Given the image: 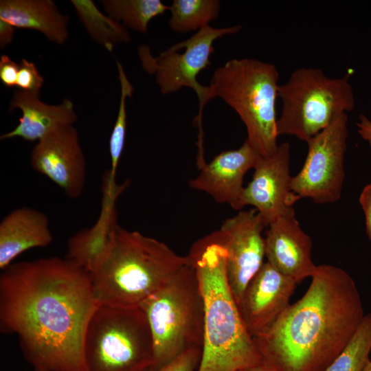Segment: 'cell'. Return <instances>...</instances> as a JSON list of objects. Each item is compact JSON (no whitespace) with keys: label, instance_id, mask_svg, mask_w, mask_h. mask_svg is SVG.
Returning <instances> with one entry per match:
<instances>
[{"label":"cell","instance_id":"d4e9b609","mask_svg":"<svg viewBox=\"0 0 371 371\" xmlns=\"http://www.w3.org/2000/svg\"><path fill=\"white\" fill-rule=\"evenodd\" d=\"M118 78L120 82L121 94L120 105L116 120L115 122L110 138L109 153L111 157V169L109 175L115 177L116 170L123 152L125 144L126 131V100L131 97L134 91L133 87L128 80L121 63L117 60Z\"/></svg>","mask_w":371,"mask_h":371},{"label":"cell","instance_id":"4fadbf2b","mask_svg":"<svg viewBox=\"0 0 371 371\" xmlns=\"http://www.w3.org/2000/svg\"><path fill=\"white\" fill-rule=\"evenodd\" d=\"M30 165L75 199L84 192L87 164L74 125L61 128L38 141L30 153Z\"/></svg>","mask_w":371,"mask_h":371},{"label":"cell","instance_id":"9c48e42d","mask_svg":"<svg viewBox=\"0 0 371 371\" xmlns=\"http://www.w3.org/2000/svg\"><path fill=\"white\" fill-rule=\"evenodd\" d=\"M240 25L214 28L207 25L190 38L176 43L157 56L150 54L148 45L138 47V55L143 69L155 76L162 93L175 92L183 87L192 89L199 100V113L213 96L209 87L201 85L198 74L209 65L214 52V41L226 34L239 32Z\"/></svg>","mask_w":371,"mask_h":371},{"label":"cell","instance_id":"7402d4cb","mask_svg":"<svg viewBox=\"0 0 371 371\" xmlns=\"http://www.w3.org/2000/svg\"><path fill=\"white\" fill-rule=\"evenodd\" d=\"M107 15L133 30L146 33L149 22L169 6L159 0H103Z\"/></svg>","mask_w":371,"mask_h":371},{"label":"cell","instance_id":"8992f818","mask_svg":"<svg viewBox=\"0 0 371 371\" xmlns=\"http://www.w3.org/2000/svg\"><path fill=\"white\" fill-rule=\"evenodd\" d=\"M139 308L146 315L153 340L150 371L165 366L190 348L202 347L204 304L190 258Z\"/></svg>","mask_w":371,"mask_h":371},{"label":"cell","instance_id":"52a82bcc","mask_svg":"<svg viewBox=\"0 0 371 371\" xmlns=\"http://www.w3.org/2000/svg\"><path fill=\"white\" fill-rule=\"evenodd\" d=\"M350 75L333 78L319 68L294 70L278 88L282 103L277 122L278 136H294L307 142L339 114L352 110L355 102Z\"/></svg>","mask_w":371,"mask_h":371},{"label":"cell","instance_id":"ac0fdd59","mask_svg":"<svg viewBox=\"0 0 371 371\" xmlns=\"http://www.w3.org/2000/svg\"><path fill=\"white\" fill-rule=\"evenodd\" d=\"M52 240L45 213L28 207L14 209L0 223V269H5L25 251L47 247Z\"/></svg>","mask_w":371,"mask_h":371},{"label":"cell","instance_id":"4316f807","mask_svg":"<svg viewBox=\"0 0 371 371\" xmlns=\"http://www.w3.org/2000/svg\"><path fill=\"white\" fill-rule=\"evenodd\" d=\"M202 347H193L180 355L165 366L153 371H197Z\"/></svg>","mask_w":371,"mask_h":371},{"label":"cell","instance_id":"2e32d148","mask_svg":"<svg viewBox=\"0 0 371 371\" xmlns=\"http://www.w3.org/2000/svg\"><path fill=\"white\" fill-rule=\"evenodd\" d=\"M260 156L245 139L239 148L222 151L210 163L199 165L201 172L189 186L208 194L216 202L237 210L245 188L244 176L255 167Z\"/></svg>","mask_w":371,"mask_h":371},{"label":"cell","instance_id":"484cf974","mask_svg":"<svg viewBox=\"0 0 371 371\" xmlns=\"http://www.w3.org/2000/svg\"><path fill=\"white\" fill-rule=\"evenodd\" d=\"M44 79L34 63L22 59L19 63V71L16 82L19 90L39 95Z\"/></svg>","mask_w":371,"mask_h":371},{"label":"cell","instance_id":"5b68a950","mask_svg":"<svg viewBox=\"0 0 371 371\" xmlns=\"http://www.w3.org/2000/svg\"><path fill=\"white\" fill-rule=\"evenodd\" d=\"M278 78L273 64L234 58L214 71L208 86L213 98H221L238 113L246 127V139L263 157L272 155L278 146Z\"/></svg>","mask_w":371,"mask_h":371},{"label":"cell","instance_id":"f1b7e54d","mask_svg":"<svg viewBox=\"0 0 371 371\" xmlns=\"http://www.w3.org/2000/svg\"><path fill=\"white\" fill-rule=\"evenodd\" d=\"M359 203L365 214L366 232L371 243V183L363 188Z\"/></svg>","mask_w":371,"mask_h":371},{"label":"cell","instance_id":"cb8c5ba5","mask_svg":"<svg viewBox=\"0 0 371 371\" xmlns=\"http://www.w3.org/2000/svg\"><path fill=\"white\" fill-rule=\"evenodd\" d=\"M370 351L371 313H368L346 348L324 371H361Z\"/></svg>","mask_w":371,"mask_h":371},{"label":"cell","instance_id":"ffe728a7","mask_svg":"<svg viewBox=\"0 0 371 371\" xmlns=\"http://www.w3.org/2000/svg\"><path fill=\"white\" fill-rule=\"evenodd\" d=\"M115 199H103L100 216L95 224L74 235L68 242L67 258L90 273L103 251L110 232L117 223Z\"/></svg>","mask_w":371,"mask_h":371},{"label":"cell","instance_id":"83f0119b","mask_svg":"<svg viewBox=\"0 0 371 371\" xmlns=\"http://www.w3.org/2000/svg\"><path fill=\"white\" fill-rule=\"evenodd\" d=\"M19 71V64L7 55L1 56L0 80L4 86L10 88L16 87Z\"/></svg>","mask_w":371,"mask_h":371},{"label":"cell","instance_id":"3957f363","mask_svg":"<svg viewBox=\"0 0 371 371\" xmlns=\"http://www.w3.org/2000/svg\"><path fill=\"white\" fill-rule=\"evenodd\" d=\"M225 237L216 231L197 240L188 256L204 304L202 354L197 371H239L263 366L227 276Z\"/></svg>","mask_w":371,"mask_h":371},{"label":"cell","instance_id":"ba28073f","mask_svg":"<svg viewBox=\"0 0 371 371\" xmlns=\"http://www.w3.org/2000/svg\"><path fill=\"white\" fill-rule=\"evenodd\" d=\"M84 357L88 371H150L154 346L144 312L98 305L87 327Z\"/></svg>","mask_w":371,"mask_h":371},{"label":"cell","instance_id":"9a60e30c","mask_svg":"<svg viewBox=\"0 0 371 371\" xmlns=\"http://www.w3.org/2000/svg\"><path fill=\"white\" fill-rule=\"evenodd\" d=\"M265 238L267 262L297 284L315 273L312 241L301 228L295 210L282 215L269 226Z\"/></svg>","mask_w":371,"mask_h":371},{"label":"cell","instance_id":"30bf717a","mask_svg":"<svg viewBox=\"0 0 371 371\" xmlns=\"http://www.w3.org/2000/svg\"><path fill=\"white\" fill-rule=\"evenodd\" d=\"M348 120L346 113L339 114L306 142L304 165L291 181V190L300 199L308 198L319 204L340 199L345 179Z\"/></svg>","mask_w":371,"mask_h":371},{"label":"cell","instance_id":"d6986e66","mask_svg":"<svg viewBox=\"0 0 371 371\" xmlns=\"http://www.w3.org/2000/svg\"><path fill=\"white\" fill-rule=\"evenodd\" d=\"M0 19L14 27L40 32L57 44H63L68 38L69 17L52 0H1Z\"/></svg>","mask_w":371,"mask_h":371},{"label":"cell","instance_id":"277c9868","mask_svg":"<svg viewBox=\"0 0 371 371\" xmlns=\"http://www.w3.org/2000/svg\"><path fill=\"white\" fill-rule=\"evenodd\" d=\"M189 262L188 255L116 223L89 274L98 305L137 308Z\"/></svg>","mask_w":371,"mask_h":371},{"label":"cell","instance_id":"6da1fadb","mask_svg":"<svg viewBox=\"0 0 371 371\" xmlns=\"http://www.w3.org/2000/svg\"><path fill=\"white\" fill-rule=\"evenodd\" d=\"M98 304L89 274L68 258L12 263L0 276V326L35 370L88 371L84 339Z\"/></svg>","mask_w":371,"mask_h":371},{"label":"cell","instance_id":"7a4b0ae2","mask_svg":"<svg viewBox=\"0 0 371 371\" xmlns=\"http://www.w3.org/2000/svg\"><path fill=\"white\" fill-rule=\"evenodd\" d=\"M364 316L352 278L340 267L320 265L304 295L253 338L264 365L273 371H324Z\"/></svg>","mask_w":371,"mask_h":371},{"label":"cell","instance_id":"836d02e7","mask_svg":"<svg viewBox=\"0 0 371 371\" xmlns=\"http://www.w3.org/2000/svg\"><path fill=\"white\" fill-rule=\"evenodd\" d=\"M34 371H54V370H35Z\"/></svg>","mask_w":371,"mask_h":371},{"label":"cell","instance_id":"8fae6325","mask_svg":"<svg viewBox=\"0 0 371 371\" xmlns=\"http://www.w3.org/2000/svg\"><path fill=\"white\" fill-rule=\"evenodd\" d=\"M290 145L278 144L269 156H260L257 161L251 181L244 188L237 210L252 205L261 215L265 227L278 217L293 210L300 198L291 188Z\"/></svg>","mask_w":371,"mask_h":371},{"label":"cell","instance_id":"603a6c76","mask_svg":"<svg viewBox=\"0 0 371 371\" xmlns=\"http://www.w3.org/2000/svg\"><path fill=\"white\" fill-rule=\"evenodd\" d=\"M170 28L185 33L209 25L218 16L220 2L217 0H174L169 6Z\"/></svg>","mask_w":371,"mask_h":371},{"label":"cell","instance_id":"d6a6232c","mask_svg":"<svg viewBox=\"0 0 371 371\" xmlns=\"http://www.w3.org/2000/svg\"><path fill=\"white\" fill-rule=\"evenodd\" d=\"M361 371H371V360L370 359L367 361Z\"/></svg>","mask_w":371,"mask_h":371},{"label":"cell","instance_id":"44dd1931","mask_svg":"<svg viewBox=\"0 0 371 371\" xmlns=\"http://www.w3.org/2000/svg\"><path fill=\"white\" fill-rule=\"evenodd\" d=\"M77 14L91 38L112 51L115 45L131 41L125 26L102 14L91 0H71Z\"/></svg>","mask_w":371,"mask_h":371},{"label":"cell","instance_id":"7c38bea8","mask_svg":"<svg viewBox=\"0 0 371 371\" xmlns=\"http://www.w3.org/2000/svg\"><path fill=\"white\" fill-rule=\"evenodd\" d=\"M264 227L261 215L255 208L239 212L221 227L227 253V276L238 304L248 284L264 264Z\"/></svg>","mask_w":371,"mask_h":371},{"label":"cell","instance_id":"e0dca14e","mask_svg":"<svg viewBox=\"0 0 371 371\" xmlns=\"http://www.w3.org/2000/svg\"><path fill=\"white\" fill-rule=\"evenodd\" d=\"M38 95L21 90L14 91L8 111L20 109L22 115L14 128L0 136L1 140L20 137L38 142L61 128L74 125L78 117L69 99H64L59 105H49L41 101Z\"/></svg>","mask_w":371,"mask_h":371},{"label":"cell","instance_id":"1f68e13d","mask_svg":"<svg viewBox=\"0 0 371 371\" xmlns=\"http://www.w3.org/2000/svg\"><path fill=\"white\" fill-rule=\"evenodd\" d=\"M239 371H273V370L269 368L268 367H267L266 366L263 365V366L245 369V370H242Z\"/></svg>","mask_w":371,"mask_h":371},{"label":"cell","instance_id":"f546056e","mask_svg":"<svg viewBox=\"0 0 371 371\" xmlns=\"http://www.w3.org/2000/svg\"><path fill=\"white\" fill-rule=\"evenodd\" d=\"M356 126L359 135L368 143L371 148V121L365 115L361 114Z\"/></svg>","mask_w":371,"mask_h":371},{"label":"cell","instance_id":"4dcf8cb0","mask_svg":"<svg viewBox=\"0 0 371 371\" xmlns=\"http://www.w3.org/2000/svg\"><path fill=\"white\" fill-rule=\"evenodd\" d=\"M14 27L9 23L0 19V47L4 49L12 41Z\"/></svg>","mask_w":371,"mask_h":371},{"label":"cell","instance_id":"5bb4252c","mask_svg":"<svg viewBox=\"0 0 371 371\" xmlns=\"http://www.w3.org/2000/svg\"><path fill=\"white\" fill-rule=\"evenodd\" d=\"M297 283L267 261L246 287L238 304L243 320L254 337L269 328L290 305Z\"/></svg>","mask_w":371,"mask_h":371}]
</instances>
